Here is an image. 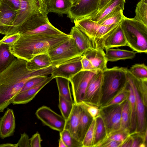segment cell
<instances>
[{
	"label": "cell",
	"mask_w": 147,
	"mask_h": 147,
	"mask_svg": "<svg viewBox=\"0 0 147 147\" xmlns=\"http://www.w3.org/2000/svg\"><path fill=\"white\" fill-rule=\"evenodd\" d=\"M26 61L16 58L6 69L0 73V113L4 111L25 83L36 77L51 74L53 66L30 71L26 66Z\"/></svg>",
	"instance_id": "obj_1"
},
{
	"label": "cell",
	"mask_w": 147,
	"mask_h": 147,
	"mask_svg": "<svg viewBox=\"0 0 147 147\" xmlns=\"http://www.w3.org/2000/svg\"><path fill=\"white\" fill-rule=\"evenodd\" d=\"M71 37L66 33L57 35L21 34L17 41L10 46V50L16 58L29 61L37 55L48 53Z\"/></svg>",
	"instance_id": "obj_2"
},
{
	"label": "cell",
	"mask_w": 147,
	"mask_h": 147,
	"mask_svg": "<svg viewBox=\"0 0 147 147\" xmlns=\"http://www.w3.org/2000/svg\"><path fill=\"white\" fill-rule=\"evenodd\" d=\"M120 25L127 46L137 53H147V26L125 16Z\"/></svg>",
	"instance_id": "obj_3"
},
{
	"label": "cell",
	"mask_w": 147,
	"mask_h": 147,
	"mask_svg": "<svg viewBox=\"0 0 147 147\" xmlns=\"http://www.w3.org/2000/svg\"><path fill=\"white\" fill-rule=\"evenodd\" d=\"M45 12L35 13L29 17L18 28L7 35L19 32L21 35H57L65 33L57 29L51 23Z\"/></svg>",
	"instance_id": "obj_4"
},
{
	"label": "cell",
	"mask_w": 147,
	"mask_h": 147,
	"mask_svg": "<svg viewBox=\"0 0 147 147\" xmlns=\"http://www.w3.org/2000/svg\"><path fill=\"white\" fill-rule=\"evenodd\" d=\"M127 68L115 67L102 71L101 94L99 104L102 106L111 99L125 85Z\"/></svg>",
	"instance_id": "obj_5"
},
{
	"label": "cell",
	"mask_w": 147,
	"mask_h": 147,
	"mask_svg": "<svg viewBox=\"0 0 147 147\" xmlns=\"http://www.w3.org/2000/svg\"><path fill=\"white\" fill-rule=\"evenodd\" d=\"M73 22L88 37L93 48L102 50L104 39L120 23L105 26L92 21L90 17L75 20Z\"/></svg>",
	"instance_id": "obj_6"
},
{
	"label": "cell",
	"mask_w": 147,
	"mask_h": 147,
	"mask_svg": "<svg viewBox=\"0 0 147 147\" xmlns=\"http://www.w3.org/2000/svg\"><path fill=\"white\" fill-rule=\"evenodd\" d=\"M46 1V0H20L16 17L12 26L6 32L5 35L18 27L32 14L45 12Z\"/></svg>",
	"instance_id": "obj_7"
},
{
	"label": "cell",
	"mask_w": 147,
	"mask_h": 147,
	"mask_svg": "<svg viewBox=\"0 0 147 147\" xmlns=\"http://www.w3.org/2000/svg\"><path fill=\"white\" fill-rule=\"evenodd\" d=\"M48 53L53 66L82 55L71 36L60 45L50 50Z\"/></svg>",
	"instance_id": "obj_8"
},
{
	"label": "cell",
	"mask_w": 147,
	"mask_h": 147,
	"mask_svg": "<svg viewBox=\"0 0 147 147\" xmlns=\"http://www.w3.org/2000/svg\"><path fill=\"white\" fill-rule=\"evenodd\" d=\"M140 80L133 76L127 69L126 82L132 88L135 98L137 120V131L143 133L146 128V124L145 105L140 94L139 86Z\"/></svg>",
	"instance_id": "obj_9"
},
{
	"label": "cell",
	"mask_w": 147,
	"mask_h": 147,
	"mask_svg": "<svg viewBox=\"0 0 147 147\" xmlns=\"http://www.w3.org/2000/svg\"><path fill=\"white\" fill-rule=\"evenodd\" d=\"M98 70H82L69 79L75 104H79L83 101L86 88L90 81Z\"/></svg>",
	"instance_id": "obj_10"
},
{
	"label": "cell",
	"mask_w": 147,
	"mask_h": 147,
	"mask_svg": "<svg viewBox=\"0 0 147 147\" xmlns=\"http://www.w3.org/2000/svg\"><path fill=\"white\" fill-rule=\"evenodd\" d=\"M100 0H79L70 8L67 17L72 22L76 20L91 17L98 11Z\"/></svg>",
	"instance_id": "obj_11"
},
{
	"label": "cell",
	"mask_w": 147,
	"mask_h": 147,
	"mask_svg": "<svg viewBox=\"0 0 147 147\" xmlns=\"http://www.w3.org/2000/svg\"><path fill=\"white\" fill-rule=\"evenodd\" d=\"M35 114L44 124L59 132L64 129L66 120L49 107L43 106L38 108Z\"/></svg>",
	"instance_id": "obj_12"
},
{
	"label": "cell",
	"mask_w": 147,
	"mask_h": 147,
	"mask_svg": "<svg viewBox=\"0 0 147 147\" xmlns=\"http://www.w3.org/2000/svg\"><path fill=\"white\" fill-rule=\"evenodd\" d=\"M82 55L53 66L51 76L53 79L61 77L69 79L82 70L81 60Z\"/></svg>",
	"instance_id": "obj_13"
},
{
	"label": "cell",
	"mask_w": 147,
	"mask_h": 147,
	"mask_svg": "<svg viewBox=\"0 0 147 147\" xmlns=\"http://www.w3.org/2000/svg\"><path fill=\"white\" fill-rule=\"evenodd\" d=\"M121 113V104L101 109L100 115L103 119L107 134L120 129Z\"/></svg>",
	"instance_id": "obj_14"
},
{
	"label": "cell",
	"mask_w": 147,
	"mask_h": 147,
	"mask_svg": "<svg viewBox=\"0 0 147 147\" xmlns=\"http://www.w3.org/2000/svg\"><path fill=\"white\" fill-rule=\"evenodd\" d=\"M102 77V71L99 70L90 81L82 101L97 105L99 104Z\"/></svg>",
	"instance_id": "obj_15"
},
{
	"label": "cell",
	"mask_w": 147,
	"mask_h": 147,
	"mask_svg": "<svg viewBox=\"0 0 147 147\" xmlns=\"http://www.w3.org/2000/svg\"><path fill=\"white\" fill-rule=\"evenodd\" d=\"M16 127L15 119L12 109L7 108L0 118V138L3 139L12 136Z\"/></svg>",
	"instance_id": "obj_16"
},
{
	"label": "cell",
	"mask_w": 147,
	"mask_h": 147,
	"mask_svg": "<svg viewBox=\"0 0 147 147\" xmlns=\"http://www.w3.org/2000/svg\"><path fill=\"white\" fill-rule=\"evenodd\" d=\"M53 79L50 76L38 85L27 90L20 92L12 100L13 105L26 104L32 100L37 93Z\"/></svg>",
	"instance_id": "obj_17"
},
{
	"label": "cell",
	"mask_w": 147,
	"mask_h": 147,
	"mask_svg": "<svg viewBox=\"0 0 147 147\" xmlns=\"http://www.w3.org/2000/svg\"><path fill=\"white\" fill-rule=\"evenodd\" d=\"M103 45L105 49L127 46L120 23L104 39Z\"/></svg>",
	"instance_id": "obj_18"
},
{
	"label": "cell",
	"mask_w": 147,
	"mask_h": 147,
	"mask_svg": "<svg viewBox=\"0 0 147 147\" xmlns=\"http://www.w3.org/2000/svg\"><path fill=\"white\" fill-rule=\"evenodd\" d=\"M105 55L103 50L92 47L86 51L83 55L90 60L95 69L103 71L107 68L108 61Z\"/></svg>",
	"instance_id": "obj_19"
},
{
	"label": "cell",
	"mask_w": 147,
	"mask_h": 147,
	"mask_svg": "<svg viewBox=\"0 0 147 147\" xmlns=\"http://www.w3.org/2000/svg\"><path fill=\"white\" fill-rule=\"evenodd\" d=\"M0 0V34H3L12 25L18 13Z\"/></svg>",
	"instance_id": "obj_20"
},
{
	"label": "cell",
	"mask_w": 147,
	"mask_h": 147,
	"mask_svg": "<svg viewBox=\"0 0 147 147\" xmlns=\"http://www.w3.org/2000/svg\"><path fill=\"white\" fill-rule=\"evenodd\" d=\"M71 0H46L45 13H54L61 16L67 15L72 6Z\"/></svg>",
	"instance_id": "obj_21"
},
{
	"label": "cell",
	"mask_w": 147,
	"mask_h": 147,
	"mask_svg": "<svg viewBox=\"0 0 147 147\" xmlns=\"http://www.w3.org/2000/svg\"><path fill=\"white\" fill-rule=\"evenodd\" d=\"M81 110L82 107L80 104H74L71 113L66 120L64 129L68 131L73 136L79 141L78 131Z\"/></svg>",
	"instance_id": "obj_22"
},
{
	"label": "cell",
	"mask_w": 147,
	"mask_h": 147,
	"mask_svg": "<svg viewBox=\"0 0 147 147\" xmlns=\"http://www.w3.org/2000/svg\"><path fill=\"white\" fill-rule=\"evenodd\" d=\"M69 34L74 39L80 52L82 55L87 50L93 47L88 37L76 26L72 27Z\"/></svg>",
	"instance_id": "obj_23"
},
{
	"label": "cell",
	"mask_w": 147,
	"mask_h": 147,
	"mask_svg": "<svg viewBox=\"0 0 147 147\" xmlns=\"http://www.w3.org/2000/svg\"><path fill=\"white\" fill-rule=\"evenodd\" d=\"M125 0H110L102 8L93 16L90 17L93 21L98 22L118 7L123 10Z\"/></svg>",
	"instance_id": "obj_24"
},
{
	"label": "cell",
	"mask_w": 147,
	"mask_h": 147,
	"mask_svg": "<svg viewBox=\"0 0 147 147\" xmlns=\"http://www.w3.org/2000/svg\"><path fill=\"white\" fill-rule=\"evenodd\" d=\"M51 65V60L48 53L37 55L30 61H27L26 63V68L30 71L40 69Z\"/></svg>",
	"instance_id": "obj_25"
},
{
	"label": "cell",
	"mask_w": 147,
	"mask_h": 147,
	"mask_svg": "<svg viewBox=\"0 0 147 147\" xmlns=\"http://www.w3.org/2000/svg\"><path fill=\"white\" fill-rule=\"evenodd\" d=\"M105 57L107 61H114L120 60L134 58L137 52L133 51L120 49H106Z\"/></svg>",
	"instance_id": "obj_26"
},
{
	"label": "cell",
	"mask_w": 147,
	"mask_h": 147,
	"mask_svg": "<svg viewBox=\"0 0 147 147\" xmlns=\"http://www.w3.org/2000/svg\"><path fill=\"white\" fill-rule=\"evenodd\" d=\"M126 86L129 92L128 99L130 109L131 120L129 133L131 135L138 133L137 120L135 98L133 90L131 86L126 82Z\"/></svg>",
	"instance_id": "obj_27"
},
{
	"label": "cell",
	"mask_w": 147,
	"mask_h": 147,
	"mask_svg": "<svg viewBox=\"0 0 147 147\" xmlns=\"http://www.w3.org/2000/svg\"><path fill=\"white\" fill-rule=\"evenodd\" d=\"M16 58L10 51V45L0 42V73L9 67Z\"/></svg>",
	"instance_id": "obj_28"
},
{
	"label": "cell",
	"mask_w": 147,
	"mask_h": 147,
	"mask_svg": "<svg viewBox=\"0 0 147 147\" xmlns=\"http://www.w3.org/2000/svg\"><path fill=\"white\" fill-rule=\"evenodd\" d=\"M123 10L120 7H118L97 22L101 25L106 26L119 24L124 16L123 13Z\"/></svg>",
	"instance_id": "obj_29"
},
{
	"label": "cell",
	"mask_w": 147,
	"mask_h": 147,
	"mask_svg": "<svg viewBox=\"0 0 147 147\" xmlns=\"http://www.w3.org/2000/svg\"><path fill=\"white\" fill-rule=\"evenodd\" d=\"M81 107L82 110L78 131V136L79 140L82 142L92 118L86 111L81 106Z\"/></svg>",
	"instance_id": "obj_30"
},
{
	"label": "cell",
	"mask_w": 147,
	"mask_h": 147,
	"mask_svg": "<svg viewBox=\"0 0 147 147\" xmlns=\"http://www.w3.org/2000/svg\"><path fill=\"white\" fill-rule=\"evenodd\" d=\"M55 79L59 95L70 102H74L71 92L69 80L61 77H57Z\"/></svg>",
	"instance_id": "obj_31"
},
{
	"label": "cell",
	"mask_w": 147,
	"mask_h": 147,
	"mask_svg": "<svg viewBox=\"0 0 147 147\" xmlns=\"http://www.w3.org/2000/svg\"><path fill=\"white\" fill-rule=\"evenodd\" d=\"M93 146L101 141L107 135V131L102 118L100 115L95 118Z\"/></svg>",
	"instance_id": "obj_32"
},
{
	"label": "cell",
	"mask_w": 147,
	"mask_h": 147,
	"mask_svg": "<svg viewBox=\"0 0 147 147\" xmlns=\"http://www.w3.org/2000/svg\"><path fill=\"white\" fill-rule=\"evenodd\" d=\"M121 106L120 129L129 132L131 112L129 103L128 99L121 104Z\"/></svg>",
	"instance_id": "obj_33"
},
{
	"label": "cell",
	"mask_w": 147,
	"mask_h": 147,
	"mask_svg": "<svg viewBox=\"0 0 147 147\" xmlns=\"http://www.w3.org/2000/svg\"><path fill=\"white\" fill-rule=\"evenodd\" d=\"M129 92L126 86L121 89L109 101L101 106L100 109L108 107L117 105H121L128 99Z\"/></svg>",
	"instance_id": "obj_34"
},
{
	"label": "cell",
	"mask_w": 147,
	"mask_h": 147,
	"mask_svg": "<svg viewBox=\"0 0 147 147\" xmlns=\"http://www.w3.org/2000/svg\"><path fill=\"white\" fill-rule=\"evenodd\" d=\"M130 135L129 131L120 129L107 134L105 138L95 147H100L104 142L110 140L116 141L121 143L122 144Z\"/></svg>",
	"instance_id": "obj_35"
},
{
	"label": "cell",
	"mask_w": 147,
	"mask_h": 147,
	"mask_svg": "<svg viewBox=\"0 0 147 147\" xmlns=\"http://www.w3.org/2000/svg\"><path fill=\"white\" fill-rule=\"evenodd\" d=\"M135 13L133 18L147 26V1L140 0L136 6Z\"/></svg>",
	"instance_id": "obj_36"
},
{
	"label": "cell",
	"mask_w": 147,
	"mask_h": 147,
	"mask_svg": "<svg viewBox=\"0 0 147 147\" xmlns=\"http://www.w3.org/2000/svg\"><path fill=\"white\" fill-rule=\"evenodd\" d=\"M74 103L70 102L61 96H59V107L62 116L66 120L72 110Z\"/></svg>",
	"instance_id": "obj_37"
},
{
	"label": "cell",
	"mask_w": 147,
	"mask_h": 147,
	"mask_svg": "<svg viewBox=\"0 0 147 147\" xmlns=\"http://www.w3.org/2000/svg\"><path fill=\"white\" fill-rule=\"evenodd\" d=\"M128 70L137 79L142 80H147V67L144 64H135Z\"/></svg>",
	"instance_id": "obj_38"
},
{
	"label": "cell",
	"mask_w": 147,
	"mask_h": 147,
	"mask_svg": "<svg viewBox=\"0 0 147 147\" xmlns=\"http://www.w3.org/2000/svg\"><path fill=\"white\" fill-rule=\"evenodd\" d=\"M59 133L60 137L67 147H82V142L73 136L67 130L64 129Z\"/></svg>",
	"instance_id": "obj_39"
},
{
	"label": "cell",
	"mask_w": 147,
	"mask_h": 147,
	"mask_svg": "<svg viewBox=\"0 0 147 147\" xmlns=\"http://www.w3.org/2000/svg\"><path fill=\"white\" fill-rule=\"evenodd\" d=\"M95 123V119H92L82 142V147H93Z\"/></svg>",
	"instance_id": "obj_40"
},
{
	"label": "cell",
	"mask_w": 147,
	"mask_h": 147,
	"mask_svg": "<svg viewBox=\"0 0 147 147\" xmlns=\"http://www.w3.org/2000/svg\"><path fill=\"white\" fill-rule=\"evenodd\" d=\"M79 104L84 108L92 118L94 119L100 115L101 109L98 106L82 101Z\"/></svg>",
	"instance_id": "obj_41"
},
{
	"label": "cell",
	"mask_w": 147,
	"mask_h": 147,
	"mask_svg": "<svg viewBox=\"0 0 147 147\" xmlns=\"http://www.w3.org/2000/svg\"><path fill=\"white\" fill-rule=\"evenodd\" d=\"M48 77L45 76H40L30 79L25 83L20 92L24 91L38 85L45 80Z\"/></svg>",
	"instance_id": "obj_42"
},
{
	"label": "cell",
	"mask_w": 147,
	"mask_h": 147,
	"mask_svg": "<svg viewBox=\"0 0 147 147\" xmlns=\"http://www.w3.org/2000/svg\"><path fill=\"white\" fill-rule=\"evenodd\" d=\"M21 34L18 32L9 35H5L0 40V42L8 45L10 46L14 44L19 39Z\"/></svg>",
	"instance_id": "obj_43"
},
{
	"label": "cell",
	"mask_w": 147,
	"mask_h": 147,
	"mask_svg": "<svg viewBox=\"0 0 147 147\" xmlns=\"http://www.w3.org/2000/svg\"><path fill=\"white\" fill-rule=\"evenodd\" d=\"M18 147H30V138L24 132L20 134V137L16 143Z\"/></svg>",
	"instance_id": "obj_44"
},
{
	"label": "cell",
	"mask_w": 147,
	"mask_h": 147,
	"mask_svg": "<svg viewBox=\"0 0 147 147\" xmlns=\"http://www.w3.org/2000/svg\"><path fill=\"white\" fill-rule=\"evenodd\" d=\"M81 62L82 70L89 71L98 70H96L94 68L90 60L84 55H82Z\"/></svg>",
	"instance_id": "obj_45"
},
{
	"label": "cell",
	"mask_w": 147,
	"mask_h": 147,
	"mask_svg": "<svg viewBox=\"0 0 147 147\" xmlns=\"http://www.w3.org/2000/svg\"><path fill=\"white\" fill-rule=\"evenodd\" d=\"M42 141L40 134L38 132L36 133L30 138V147H41Z\"/></svg>",
	"instance_id": "obj_46"
},
{
	"label": "cell",
	"mask_w": 147,
	"mask_h": 147,
	"mask_svg": "<svg viewBox=\"0 0 147 147\" xmlns=\"http://www.w3.org/2000/svg\"><path fill=\"white\" fill-rule=\"evenodd\" d=\"M11 9L18 11L20 7V0H1Z\"/></svg>",
	"instance_id": "obj_47"
},
{
	"label": "cell",
	"mask_w": 147,
	"mask_h": 147,
	"mask_svg": "<svg viewBox=\"0 0 147 147\" xmlns=\"http://www.w3.org/2000/svg\"><path fill=\"white\" fill-rule=\"evenodd\" d=\"M132 136V141L131 147H139L140 145L142 143H144L142 135Z\"/></svg>",
	"instance_id": "obj_48"
},
{
	"label": "cell",
	"mask_w": 147,
	"mask_h": 147,
	"mask_svg": "<svg viewBox=\"0 0 147 147\" xmlns=\"http://www.w3.org/2000/svg\"><path fill=\"white\" fill-rule=\"evenodd\" d=\"M121 143L113 140L107 141L102 144L100 147H120Z\"/></svg>",
	"instance_id": "obj_49"
},
{
	"label": "cell",
	"mask_w": 147,
	"mask_h": 147,
	"mask_svg": "<svg viewBox=\"0 0 147 147\" xmlns=\"http://www.w3.org/2000/svg\"><path fill=\"white\" fill-rule=\"evenodd\" d=\"M132 141V137L129 135L121 144L120 147H131Z\"/></svg>",
	"instance_id": "obj_50"
},
{
	"label": "cell",
	"mask_w": 147,
	"mask_h": 147,
	"mask_svg": "<svg viewBox=\"0 0 147 147\" xmlns=\"http://www.w3.org/2000/svg\"><path fill=\"white\" fill-rule=\"evenodd\" d=\"M110 0H100L99 5L98 9V11L102 8Z\"/></svg>",
	"instance_id": "obj_51"
},
{
	"label": "cell",
	"mask_w": 147,
	"mask_h": 147,
	"mask_svg": "<svg viewBox=\"0 0 147 147\" xmlns=\"http://www.w3.org/2000/svg\"><path fill=\"white\" fill-rule=\"evenodd\" d=\"M0 147H18V146L16 144L6 143L0 144Z\"/></svg>",
	"instance_id": "obj_52"
},
{
	"label": "cell",
	"mask_w": 147,
	"mask_h": 147,
	"mask_svg": "<svg viewBox=\"0 0 147 147\" xmlns=\"http://www.w3.org/2000/svg\"><path fill=\"white\" fill-rule=\"evenodd\" d=\"M58 146L59 147H67L65 143L60 137L59 140Z\"/></svg>",
	"instance_id": "obj_53"
},
{
	"label": "cell",
	"mask_w": 147,
	"mask_h": 147,
	"mask_svg": "<svg viewBox=\"0 0 147 147\" xmlns=\"http://www.w3.org/2000/svg\"><path fill=\"white\" fill-rule=\"evenodd\" d=\"M79 0H71L72 4V6L75 5Z\"/></svg>",
	"instance_id": "obj_54"
}]
</instances>
